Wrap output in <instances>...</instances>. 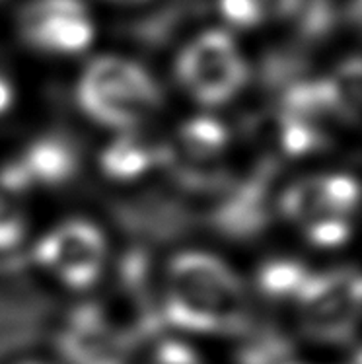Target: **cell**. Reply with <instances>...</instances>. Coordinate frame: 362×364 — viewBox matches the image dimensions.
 <instances>
[{
    "mask_svg": "<svg viewBox=\"0 0 362 364\" xmlns=\"http://www.w3.org/2000/svg\"><path fill=\"white\" fill-rule=\"evenodd\" d=\"M152 298L160 331L224 353L252 339L261 312L245 263L207 238L181 240L154 253Z\"/></svg>",
    "mask_w": 362,
    "mask_h": 364,
    "instance_id": "obj_1",
    "label": "cell"
},
{
    "mask_svg": "<svg viewBox=\"0 0 362 364\" xmlns=\"http://www.w3.org/2000/svg\"><path fill=\"white\" fill-rule=\"evenodd\" d=\"M121 247L105 216L92 208L60 205L53 215H41L22 261L37 284L63 302H76L107 284Z\"/></svg>",
    "mask_w": 362,
    "mask_h": 364,
    "instance_id": "obj_2",
    "label": "cell"
},
{
    "mask_svg": "<svg viewBox=\"0 0 362 364\" xmlns=\"http://www.w3.org/2000/svg\"><path fill=\"white\" fill-rule=\"evenodd\" d=\"M74 102L97 136L156 129L164 107L160 84L147 68L123 57H100L84 68Z\"/></svg>",
    "mask_w": 362,
    "mask_h": 364,
    "instance_id": "obj_3",
    "label": "cell"
},
{
    "mask_svg": "<svg viewBox=\"0 0 362 364\" xmlns=\"http://www.w3.org/2000/svg\"><path fill=\"white\" fill-rule=\"evenodd\" d=\"M86 150L65 131H39L0 152V191L39 208L88 179Z\"/></svg>",
    "mask_w": 362,
    "mask_h": 364,
    "instance_id": "obj_4",
    "label": "cell"
},
{
    "mask_svg": "<svg viewBox=\"0 0 362 364\" xmlns=\"http://www.w3.org/2000/svg\"><path fill=\"white\" fill-rule=\"evenodd\" d=\"M358 181L345 173H312L275 183L273 220L294 228L314 247H337L351 236L361 203Z\"/></svg>",
    "mask_w": 362,
    "mask_h": 364,
    "instance_id": "obj_5",
    "label": "cell"
},
{
    "mask_svg": "<svg viewBox=\"0 0 362 364\" xmlns=\"http://www.w3.org/2000/svg\"><path fill=\"white\" fill-rule=\"evenodd\" d=\"M88 179L113 193H133L170 178L166 136L156 129L97 136L86 150Z\"/></svg>",
    "mask_w": 362,
    "mask_h": 364,
    "instance_id": "obj_6",
    "label": "cell"
},
{
    "mask_svg": "<svg viewBox=\"0 0 362 364\" xmlns=\"http://www.w3.org/2000/svg\"><path fill=\"white\" fill-rule=\"evenodd\" d=\"M289 310L312 341H348L362 320V275L348 269L310 271Z\"/></svg>",
    "mask_w": 362,
    "mask_h": 364,
    "instance_id": "obj_7",
    "label": "cell"
},
{
    "mask_svg": "<svg viewBox=\"0 0 362 364\" xmlns=\"http://www.w3.org/2000/svg\"><path fill=\"white\" fill-rule=\"evenodd\" d=\"M178 84L201 112H218L234 102L250 78V68L234 39L220 30L203 33L176 63Z\"/></svg>",
    "mask_w": 362,
    "mask_h": 364,
    "instance_id": "obj_8",
    "label": "cell"
},
{
    "mask_svg": "<svg viewBox=\"0 0 362 364\" xmlns=\"http://www.w3.org/2000/svg\"><path fill=\"white\" fill-rule=\"evenodd\" d=\"M23 39L51 53H80L94 39V26L80 0H33L20 20Z\"/></svg>",
    "mask_w": 362,
    "mask_h": 364,
    "instance_id": "obj_9",
    "label": "cell"
},
{
    "mask_svg": "<svg viewBox=\"0 0 362 364\" xmlns=\"http://www.w3.org/2000/svg\"><path fill=\"white\" fill-rule=\"evenodd\" d=\"M131 364H230L228 353L189 337L158 331L142 343Z\"/></svg>",
    "mask_w": 362,
    "mask_h": 364,
    "instance_id": "obj_10",
    "label": "cell"
},
{
    "mask_svg": "<svg viewBox=\"0 0 362 364\" xmlns=\"http://www.w3.org/2000/svg\"><path fill=\"white\" fill-rule=\"evenodd\" d=\"M39 218V208L0 191V261L23 259Z\"/></svg>",
    "mask_w": 362,
    "mask_h": 364,
    "instance_id": "obj_11",
    "label": "cell"
},
{
    "mask_svg": "<svg viewBox=\"0 0 362 364\" xmlns=\"http://www.w3.org/2000/svg\"><path fill=\"white\" fill-rule=\"evenodd\" d=\"M343 123H362V57L345 60L326 78Z\"/></svg>",
    "mask_w": 362,
    "mask_h": 364,
    "instance_id": "obj_12",
    "label": "cell"
},
{
    "mask_svg": "<svg viewBox=\"0 0 362 364\" xmlns=\"http://www.w3.org/2000/svg\"><path fill=\"white\" fill-rule=\"evenodd\" d=\"M273 8L284 12V0H220L222 16L236 26H255Z\"/></svg>",
    "mask_w": 362,
    "mask_h": 364,
    "instance_id": "obj_13",
    "label": "cell"
},
{
    "mask_svg": "<svg viewBox=\"0 0 362 364\" xmlns=\"http://www.w3.org/2000/svg\"><path fill=\"white\" fill-rule=\"evenodd\" d=\"M18 107V90L6 76L0 75V125L14 115Z\"/></svg>",
    "mask_w": 362,
    "mask_h": 364,
    "instance_id": "obj_14",
    "label": "cell"
},
{
    "mask_svg": "<svg viewBox=\"0 0 362 364\" xmlns=\"http://www.w3.org/2000/svg\"><path fill=\"white\" fill-rule=\"evenodd\" d=\"M0 364H63L59 358L53 355L51 350L41 349V350H22V353H16L10 355Z\"/></svg>",
    "mask_w": 362,
    "mask_h": 364,
    "instance_id": "obj_15",
    "label": "cell"
},
{
    "mask_svg": "<svg viewBox=\"0 0 362 364\" xmlns=\"http://www.w3.org/2000/svg\"><path fill=\"white\" fill-rule=\"evenodd\" d=\"M348 20L362 33V0H351V4H348Z\"/></svg>",
    "mask_w": 362,
    "mask_h": 364,
    "instance_id": "obj_16",
    "label": "cell"
},
{
    "mask_svg": "<svg viewBox=\"0 0 362 364\" xmlns=\"http://www.w3.org/2000/svg\"><path fill=\"white\" fill-rule=\"evenodd\" d=\"M271 364H304V363H296V360H290V358L281 357V358H275Z\"/></svg>",
    "mask_w": 362,
    "mask_h": 364,
    "instance_id": "obj_17",
    "label": "cell"
},
{
    "mask_svg": "<svg viewBox=\"0 0 362 364\" xmlns=\"http://www.w3.org/2000/svg\"><path fill=\"white\" fill-rule=\"evenodd\" d=\"M355 364H362V347H361V349H358V353H356Z\"/></svg>",
    "mask_w": 362,
    "mask_h": 364,
    "instance_id": "obj_18",
    "label": "cell"
}]
</instances>
